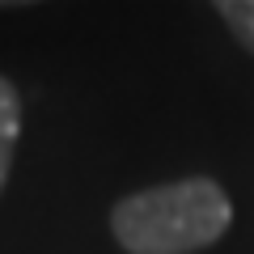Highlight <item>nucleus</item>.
Returning a JSON list of instances; mask_svg holds the SVG:
<instances>
[{"mask_svg": "<svg viewBox=\"0 0 254 254\" xmlns=\"http://www.w3.org/2000/svg\"><path fill=\"white\" fill-rule=\"evenodd\" d=\"M233 203L216 178L144 187L110 208V233L127 254H195L229 233Z\"/></svg>", "mask_w": 254, "mask_h": 254, "instance_id": "obj_1", "label": "nucleus"}, {"mask_svg": "<svg viewBox=\"0 0 254 254\" xmlns=\"http://www.w3.org/2000/svg\"><path fill=\"white\" fill-rule=\"evenodd\" d=\"M17 136H21V98H17V89H13V81L0 76V190H4L9 170H13Z\"/></svg>", "mask_w": 254, "mask_h": 254, "instance_id": "obj_2", "label": "nucleus"}, {"mask_svg": "<svg viewBox=\"0 0 254 254\" xmlns=\"http://www.w3.org/2000/svg\"><path fill=\"white\" fill-rule=\"evenodd\" d=\"M216 13L225 17V26L233 30V38L254 55V0H220Z\"/></svg>", "mask_w": 254, "mask_h": 254, "instance_id": "obj_3", "label": "nucleus"}]
</instances>
